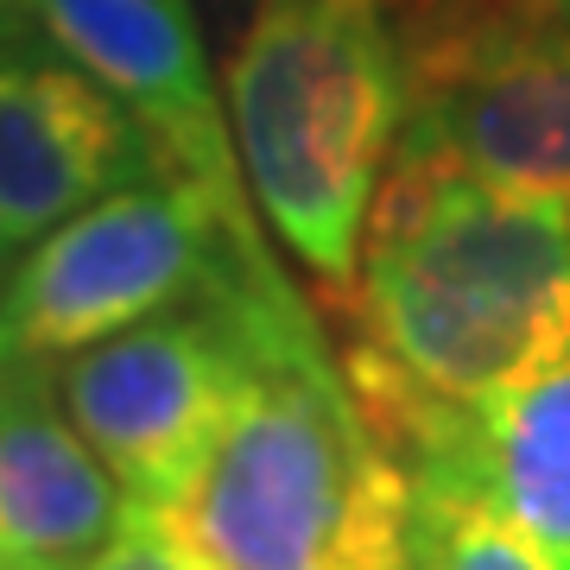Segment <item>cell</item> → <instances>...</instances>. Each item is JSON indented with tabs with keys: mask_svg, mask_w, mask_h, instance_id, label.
<instances>
[{
	"mask_svg": "<svg viewBox=\"0 0 570 570\" xmlns=\"http://www.w3.org/2000/svg\"><path fill=\"white\" fill-rule=\"evenodd\" d=\"M343 317L362 412L489 406L570 367V197L393 159Z\"/></svg>",
	"mask_w": 570,
	"mask_h": 570,
	"instance_id": "1",
	"label": "cell"
},
{
	"mask_svg": "<svg viewBox=\"0 0 570 570\" xmlns=\"http://www.w3.org/2000/svg\"><path fill=\"white\" fill-rule=\"evenodd\" d=\"M406 513V463L298 298L266 324L223 438L159 520L216 570H412Z\"/></svg>",
	"mask_w": 570,
	"mask_h": 570,
	"instance_id": "2",
	"label": "cell"
},
{
	"mask_svg": "<svg viewBox=\"0 0 570 570\" xmlns=\"http://www.w3.org/2000/svg\"><path fill=\"white\" fill-rule=\"evenodd\" d=\"M223 102L247 204L336 305L406 127L400 0H254Z\"/></svg>",
	"mask_w": 570,
	"mask_h": 570,
	"instance_id": "3",
	"label": "cell"
},
{
	"mask_svg": "<svg viewBox=\"0 0 570 570\" xmlns=\"http://www.w3.org/2000/svg\"><path fill=\"white\" fill-rule=\"evenodd\" d=\"M298 298L305 292L266 247L235 261L204 298L102 336L51 367L70 425L134 508L165 513L190 489L254 374L266 324Z\"/></svg>",
	"mask_w": 570,
	"mask_h": 570,
	"instance_id": "4",
	"label": "cell"
},
{
	"mask_svg": "<svg viewBox=\"0 0 570 570\" xmlns=\"http://www.w3.org/2000/svg\"><path fill=\"white\" fill-rule=\"evenodd\" d=\"M247 254H266L247 209L153 171L13 254L0 285V362L58 367L102 336L204 298Z\"/></svg>",
	"mask_w": 570,
	"mask_h": 570,
	"instance_id": "5",
	"label": "cell"
},
{
	"mask_svg": "<svg viewBox=\"0 0 570 570\" xmlns=\"http://www.w3.org/2000/svg\"><path fill=\"white\" fill-rule=\"evenodd\" d=\"M406 127L393 159L570 197V20L551 0H400Z\"/></svg>",
	"mask_w": 570,
	"mask_h": 570,
	"instance_id": "6",
	"label": "cell"
},
{
	"mask_svg": "<svg viewBox=\"0 0 570 570\" xmlns=\"http://www.w3.org/2000/svg\"><path fill=\"white\" fill-rule=\"evenodd\" d=\"M32 20L140 121L159 171L204 184L228 209H247L228 102L209 77L190 0H32Z\"/></svg>",
	"mask_w": 570,
	"mask_h": 570,
	"instance_id": "7",
	"label": "cell"
},
{
	"mask_svg": "<svg viewBox=\"0 0 570 570\" xmlns=\"http://www.w3.org/2000/svg\"><path fill=\"white\" fill-rule=\"evenodd\" d=\"M153 171L159 153L140 121L82 63L0 39V254H26Z\"/></svg>",
	"mask_w": 570,
	"mask_h": 570,
	"instance_id": "8",
	"label": "cell"
},
{
	"mask_svg": "<svg viewBox=\"0 0 570 570\" xmlns=\"http://www.w3.org/2000/svg\"><path fill=\"white\" fill-rule=\"evenodd\" d=\"M127 494L82 444L51 367L0 362V570H89Z\"/></svg>",
	"mask_w": 570,
	"mask_h": 570,
	"instance_id": "9",
	"label": "cell"
},
{
	"mask_svg": "<svg viewBox=\"0 0 570 570\" xmlns=\"http://www.w3.org/2000/svg\"><path fill=\"white\" fill-rule=\"evenodd\" d=\"M367 419L406 463L412 570H558L489 494L463 438V406H387Z\"/></svg>",
	"mask_w": 570,
	"mask_h": 570,
	"instance_id": "10",
	"label": "cell"
},
{
	"mask_svg": "<svg viewBox=\"0 0 570 570\" xmlns=\"http://www.w3.org/2000/svg\"><path fill=\"white\" fill-rule=\"evenodd\" d=\"M469 456L532 546L570 570V367L463 412Z\"/></svg>",
	"mask_w": 570,
	"mask_h": 570,
	"instance_id": "11",
	"label": "cell"
},
{
	"mask_svg": "<svg viewBox=\"0 0 570 570\" xmlns=\"http://www.w3.org/2000/svg\"><path fill=\"white\" fill-rule=\"evenodd\" d=\"M89 570H216V564H209L197 546H184L153 508H134V501H127L115 539L102 546V558Z\"/></svg>",
	"mask_w": 570,
	"mask_h": 570,
	"instance_id": "12",
	"label": "cell"
},
{
	"mask_svg": "<svg viewBox=\"0 0 570 570\" xmlns=\"http://www.w3.org/2000/svg\"><path fill=\"white\" fill-rule=\"evenodd\" d=\"M26 13H32V0H0V39H13Z\"/></svg>",
	"mask_w": 570,
	"mask_h": 570,
	"instance_id": "13",
	"label": "cell"
},
{
	"mask_svg": "<svg viewBox=\"0 0 570 570\" xmlns=\"http://www.w3.org/2000/svg\"><path fill=\"white\" fill-rule=\"evenodd\" d=\"M551 7H558V13H564V20H570V0H551Z\"/></svg>",
	"mask_w": 570,
	"mask_h": 570,
	"instance_id": "14",
	"label": "cell"
}]
</instances>
